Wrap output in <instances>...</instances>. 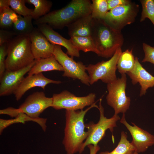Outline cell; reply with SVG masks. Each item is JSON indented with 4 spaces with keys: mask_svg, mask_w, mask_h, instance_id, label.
Instances as JSON below:
<instances>
[{
    "mask_svg": "<svg viewBox=\"0 0 154 154\" xmlns=\"http://www.w3.org/2000/svg\"><path fill=\"white\" fill-rule=\"evenodd\" d=\"M93 19L91 14L82 17L68 26V33L71 37L91 36Z\"/></svg>",
    "mask_w": 154,
    "mask_h": 154,
    "instance_id": "ac0fdd59",
    "label": "cell"
},
{
    "mask_svg": "<svg viewBox=\"0 0 154 154\" xmlns=\"http://www.w3.org/2000/svg\"><path fill=\"white\" fill-rule=\"evenodd\" d=\"M26 3L32 4L35 8L32 15L33 19L37 20L46 15L50 12L52 3L50 1L47 0H26Z\"/></svg>",
    "mask_w": 154,
    "mask_h": 154,
    "instance_id": "7402d4cb",
    "label": "cell"
},
{
    "mask_svg": "<svg viewBox=\"0 0 154 154\" xmlns=\"http://www.w3.org/2000/svg\"><path fill=\"white\" fill-rule=\"evenodd\" d=\"M107 0H92L91 15L93 19H104L108 13Z\"/></svg>",
    "mask_w": 154,
    "mask_h": 154,
    "instance_id": "d4e9b609",
    "label": "cell"
},
{
    "mask_svg": "<svg viewBox=\"0 0 154 154\" xmlns=\"http://www.w3.org/2000/svg\"><path fill=\"white\" fill-rule=\"evenodd\" d=\"M133 154H139V153L136 151H135Z\"/></svg>",
    "mask_w": 154,
    "mask_h": 154,
    "instance_id": "d590c367",
    "label": "cell"
},
{
    "mask_svg": "<svg viewBox=\"0 0 154 154\" xmlns=\"http://www.w3.org/2000/svg\"><path fill=\"white\" fill-rule=\"evenodd\" d=\"M37 26V28L51 44L66 48L67 54L72 57L80 56V51L73 45L70 39H67L64 38L46 24H40Z\"/></svg>",
    "mask_w": 154,
    "mask_h": 154,
    "instance_id": "9a60e30c",
    "label": "cell"
},
{
    "mask_svg": "<svg viewBox=\"0 0 154 154\" xmlns=\"http://www.w3.org/2000/svg\"><path fill=\"white\" fill-rule=\"evenodd\" d=\"M31 16L23 17L18 15L17 21L13 24L12 28L16 36H29L35 27L32 22Z\"/></svg>",
    "mask_w": 154,
    "mask_h": 154,
    "instance_id": "44dd1931",
    "label": "cell"
},
{
    "mask_svg": "<svg viewBox=\"0 0 154 154\" xmlns=\"http://www.w3.org/2000/svg\"><path fill=\"white\" fill-rule=\"evenodd\" d=\"M109 11L119 6L129 3L128 0H107Z\"/></svg>",
    "mask_w": 154,
    "mask_h": 154,
    "instance_id": "d6a6232c",
    "label": "cell"
},
{
    "mask_svg": "<svg viewBox=\"0 0 154 154\" xmlns=\"http://www.w3.org/2000/svg\"><path fill=\"white\" fill-rule=\"evenodd\" d=\"M8 1L11 8L18 15L23 17L32 15L33 9L26 6V0H8Z\"/></svg>",
    "mask_w": 154,
    "mask_h": 154,
    "instance_id": "484cf974",
    "label": "cell"
},
{
    "mask_svg": "<svg viewBox=\"0 0 154 154\" xmlns=\"http://www.w3.org/2000/svg\"><path fill=\"white\" fill-rule=\"evenodd\" d=\"M122 52L121 48H119L109 60H103L94 64H90L86 66L90 85L93 84L99 80L108 84L117 79L116 74L117 62Z\"/></svg>",
    "mask_w": 154,
    "mask_h": 154,
    "instance_id": "52a82bcc",
    "label": "cell"
},
{
    "mask_svg": "<svg viewBox=\"0 0 154 154\" xmlns=\"http://www.w3.org/2000/svg\"><path fill=\"white\" fill-rule=\"evenodd\" d=\"M126 74L131 79L133 84L139 83L141 87L140 96L144 95L148 88L154 86V76L143 67L137 57H135V63L133 68Z\"/></svg>",
    "mask_w": 154,
    "mask_h": 154,
    "instance_id": "e0dca14e",
    "label": "cell"
},
{
    "mask_svg": "<svg viewBox=\"0 0 154 154\" xmlns=\"http://www.w3.org/2000/svg\"><path fill=\"white\" fill-rule=\"evenodd\" d=\"M56 59L62 67V76L78 79L83 84L89 86L90 79L86 72V66L81 62H76L62 50L61 46L54 45L53 53Z\"/></svg>",
    "mask_w": 154,
    "mask_h": 154,
    "instance_id": "9c48e42d",
    "label": "cell"
},
{
    "mask_svg": "<svg viewBox=\"0 0 154 154\" xmlns=\"http://www.w3.org/2000/svg\"><path fill=\"white\" fill-rule=\"evenodd\" d=\"M96 102L85 110L73 111L66 110L64 136L62 141L67 154L82 153L84 143L88 133L84 131V118L86 113L91 108L99 107Z\"/></svg>",
    "mask_w": 154,
    "mask_h": 154,
    "instance_id": "6da1fadb",
    "label": "cell"
},
{
    "mask_svg": "<svg viewBox=\"0 0 154 154\" xmlns=\"http://www.w3.org/2000/svg\"><path fill=\"white\" fill-rule=\"evenodd\" d=\"M70 40L73 45L79 51L92 52L95 53V46L91 36H74L71 37Z\"/></svg>",
    "mask_w": 154,
    "mask_h": 154,
    "instance_id": "cb8c5ba5",
    "label": "cell"
},
{
    "mask_svg": "<svg viewBox=\"0 0 154 154\" xmlns=\"http://www.w3.org/2000/svg\"><path fill=\"white\" fill-rule=\"evenodd\" d=\"M127 138L126 134L122 131L120 140L114 150L111 152H102L98 154H133L135 151V149Z\"/></svg>",
    "mask_w": 154,
    "mask_h": 154,
    "instance_id": "603a6c76",
    "label": "cell"
},
{
    "mask_svg": "<svg viewBox=\"0 0 154 154\" xmlns=\"http://www.w3.org/2000/svg\"><path fill=\"white\" fill-rule=\"evenodd\" d=\"M61 83L60 81L53 80L47 78L42 73L31 76L28 75L25 77L14 94L16 100L19 101L26 92L33 88L38 87L44 90L48 84L51 83L59 84Z\"/></svg>",
    "mask_w": 154,
    "mask_h": 154,
    "instance_id": "2e32d148",
    "label": "cell"
},
{
    "mask_svg": "<svg viewBox=\"0 0 154 154\" xmlns=\"http://www.w3.org/2000/svg\"><path fill=\"white\" fill-rule=\"evenodd\" d=\"M87 147L90 150V154H96L100 149L98 145L96 146H94L92 145H88Z\"/></svg>",
    "mask_w": 154,
    "mask_h": 154,
    "instance_id": "836d02e7",
    "label": "cell"
},
{
    "mask_svg": "<svg viewBox=\"0 0 154 154\" xmlns=\"http://www.w3.org/2000/svg\"><path fill=\"white\" fill-rule=\"evenodd\" d=\"M139 11L138 5L131 1L109 11L104 19L115 29L121 31L134 22Z\"/></svg>",
    "mask_w": 154,
    "mask_h": 154,
    "instance_id": "8fae6325",
    "label": "cell"
},
{
    "mask_svg": "<svg viewBox=\"0 0 154 154\" xmlns=\"http://www.w3.org/2000/svg\"><path fill=\"white\" fill-rule=\"evenodd\" d=\"M52 97H48L42 92H35L29 95L24 102L17 109L12 107L1 110V114H7L12 117H16L20 113L26 114L34 119H38L40 115L45 110L52 107Z\"/></svg>",
    "mask_w": 154,
    "mask_h": 154,
    "instance_id": "5b68a950",
    "label": "cell"
},
{
    "mask_svg": "<svg viewBox=\"0 0 154 154\" xmlns=\"http://www.w3.org/2000/svg\"><path fill=\"white\" fill-rule=\"evenodd\" d=\"M140 1L142 7L140 22H142L146 18H148L154 26V0Z\"/></svg>",
    "mask_w": 154,
    "mask_h": 154,
    "instance_id": "4316f807",
    "label": "cell"
},
{
    "mask_svg": "<svg viewBox=\"0 0 154 154\" xmlns=\"http://www.w3.org/2000/svg\"><path fill=\"white\" fill-rule=\"evenodd\" d=\"M91 36L94 43L95 53L102 57H111L123 43L121 31L112 27L104 19H93Z\"/></svg>",
    "mask_w": 154,
    "mask_h": 154,
    "instance_id": "7a4b0ae2",
    "label": "cell"
},
{
    "mask_svg": "<svg viewBox=\"0 0 154 154\" xmlns=\"http://www.w3.org/2000/svg\"><path fill=\"white\" fill-rule=\"evenodd\" d=\"M135 63V58L133 54V49H128L122 52L118 58L117 68L121 75L131 71Z\"/></svg>",
    "mask_w": 154,
    "mask_h": 154,
    "instance_id": "ffe728a7",
    "label": "cell"
},
{
    "mask_svg": "<svg viewBox=\"0 0 154 154\" xmlns=\"http://www.w3.org/2000/svg\"><path fill=\"white\" fill-rule=\"evenodd\" d=\"M35 60V64L28 73V76L48 71H64L62 67L56 60L54 55L47 58Z\"/></svg>",
    "mask_w": 154,
    "mask_h": 154,
    "instance_id": "d6986e66",
    "label": "cell"
},
{
    "mask_svg": "<svg viewBox=\"0 0 154 154\" xmlns=\"http://www.w3.org/2000/svg\"><path fill=\"white\" fill-rule=\"evenodd\" d=\"M102 99L99 100V108L100 117L98 123H95L91 121L85 124V128L87 129L88 135L84 141L82 148L83 152L86 147L90 145L94 146L98 145V143L105 137L108 129L113 133L114 127L117 126V121L120 119L118 115L114 114L110 118L106 117L104 114V109L102 104Z\"/></svg>",
    "mask_w": 154,
    "mask_h": 154,
    "instance_id": "8992f818",
    "label": "cell"
},
{
    "mask_svg": "<svg viewBox=\"0 0 154 154\" xmlns=\"http://www.w3.org/2000/svg\"><path fill=\"white\" fill-rule=\"evenodd\" d=\"M91 3L89 0H72L63 8L35 20L34 23L37 25L46 24L52 28L62 29L78 19L91 14Z\"/></svg>",
    "mask_w": 154,
    "mask_h": 154,
    "instance_id": "3957f363",
    "label": "cell"
},
{
    "mask_svg": "<svg viewBox=\"0 0 154 154\" xmlns=\"http://www.w3.org/2000/svg\"><path fill=\"white\" fill-rule=\"evenodd\" d=\"M126 85L125 74L121 75L120 78L107 84L108 91L106 97L107 103L113 109L115 114H125L129 108L131 100L126 94Z\"/></svg>",
    "mask_w": 154,
    "mask_h": 154,
    "instance_id": "ba28073f",
    "label": "cell"
},
{
    "mask_svg": "<svg viewBox=\"0 0 154 154\" xmlns=\"http://www.w3.org/2000/svg\"><path fill=\"white\" fill-rule=\"evenodd\" d=\"M14 11L9 7L0 9V27L7 30L12 27L13 23L11 15Z\"/></svg>",
    "mask_w": 154,
    "mask_h": 154,
    "instance_id": "83f0119b",
    "label": "cell"
},
{
    "mask_svg": "<svg viewBox=\"0 0 154 154\" xmlns=\"http://www.w3.org/2000/svg\"><path fill=\"white\" fill-rule=\"evenodd\" d=\"M7 43L0 46V78L6 70L5 57L7 55Z\"/></svg>",
    "mask_w": 154,
    "mask_h": 154,
    "instance_id": "4dcf8cb0",
    "label": "cell"
},
{
    "mask_svg": "<svg viewBox=\"0 0 154 154\" xmlns=\"http://www.w3.org/2000/svg\"><path fill=\"white\" fill-rule=\"evenodd\" d=\"M120 122L126 127L131 135L132 140L131 143L135 151L139 153L143 152L154 145V135L133 123H131L133 126L130 125L126 120L125 114H123Z\"/></svg>",
    "mask_w": 154,
    "mask_h": 154,
    "instance_id": "4fadbf2b",
    "label": "cell"
},
{
    "mask_svg": "<svg viewBox=\"0 0 154 154\" xmlns=\"http://www.w3.org/2000/svg\"><path fill=\"white\" fill-rule=\"evenodd\" d=\"M27 121L26 116L24 114H19L15 118L9 119H0V134L1 135L3 130L10 125L16 123H24Z\"/></svg>",
    "mask_w": 154,
    "mask_h": 154,
    "instance_id": "f1b7e54d",
    "label": "cell"
},
{
    "mask_svg": "<svg viewBox=\"0 0 154 154\" xmlns=\"http://www.w3.org/2000/svg\"><path fill=\"white\" fill-rule=\"evenodd\" d=\"M6 70H19L33 63L35 59L29 36H15L7 43Z\"/></svg>",
    "mask_w": 154,
    "mask_h": 154,
    "instance_id": "277c9868",
    "label": "cell"
},
{
    "mask_svg": "<svg viewBox=\"0 0 154 154\" xmlns=\"http://www.w3.org/2000/svg\"><path fill=\"white\" fill-rule=\"evenodd\" d=\"M52 107L56 110L77 111L94 103L96 94L93 93L82 97H78L66 90L53 94Z\"/></svg>",
    "mask_w": 154,
    "mask_h": 154,
    "instance_id": "30bf717a",
    "label": "cell"
},
{
    "mask_svg": "<svg viewBox=\"0 0 154 154\" xmlns=\"http://www.w3.org/2000/svg\"><path fill=\"white\" fill-rule=\"evenodd\" d=\"M16 35L13 32L7 30H0V46L8 43Z\"/></svg>",
    "mask_w": 154,
    "mask_h": 154,
    "instance_id": "1f68e13d",
    "label": "cell"
},
{
    "mask_svg": "<svg viewBox=\"0 0 154 154\" xmlns=\"http://www.w3.org/2000/svg\"><path fill=\"white\" fill-rule=\"evenodd\" d=\"M29 36L31 50L35 60L53 55L54 45L51 44L37 28H35Z\"/></svg>",
    "mask_w": 154,
    "mask_h": 154,
    "instance_id": "5bb4252c",
    "label": "cell"
},
{
    "mask_svg": "<svg viewBox=\"0 0 154 154\" xmlns=\"http://www.w3.org/2000/svg\"><path fill=\"white\" fill-rule=\"evenodd\" d=\"M8 0H0V9L9 7Z\"/></svg>",
    "mask_w": 154,
    "mask_h": 154,
    "instance_id": "e575fe53",
    "label": "cell"
},
{
    "mask_svg": "<svg viewBox=\"0 0 154 154\" xmlns=\"http://www.w3.org/2000/svg\"><path fill=\"white\" fill-rule=\"evenodd\" d=\"M36 62L35 60L30 65L19 70H6L0 78V96H8L14 94L25 78L24 75L30 71Z\"/></svg>",
    "mask_w": 154,
    "mask_h": 154,
    "instance_id": "7c38bea8",
    "label": "cell"
},
{
    "mask_svg": "<svg viewBox=\"0 0 154 154\" xmlns=\"http://www.w3.org/2000/svg\"><path fill=\"white\" fill-rule=\"evenodd\" d=\"M142 47L145 56L142 62H149L154 64V46L143 43Z\"/></svg>",
    "mask_w": 154,
    "mask_h": 154,
    "instance_id": "f546056e",
    "label": "cell"
}]
</instances>
